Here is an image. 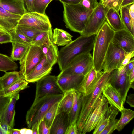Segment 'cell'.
Listing matches in <instances>:
<instances>
[{"label":"cell","instance_id":"6da1fadb","mask_svg":"<svg viewBox=\"0 0 134 134\" xmlns=\"http://www.w3.org/2000/svg\"><path fill=\"white\" fill-rule=\"evenodd\" d=\"M96 35L80 36L58 51L57 63L61 71L65 69L71 60L77 55L90 52L93 49Z\"/></svg>","mask_w":134,"mask_h":134},{"label":"cell","instance_id":"7a4b0ae2","mask_svg":"<svg viewBox=\"0 0 134 134\" xmlns=\"http://www.w3.org/2000/svg\"><path fill=\"white\" fill-rule=\"evenodd\" d=\"M63 20L66 28L80 34L83 32L93 9L87 8L80 3L70 5L62 3Z\"/></svg>","mask_w":134,"mask_h":134},{"label":"cell","instance_id":"3957f363","mask_svg":"<svg viewBox=\"0 0 134 134\" xmlns=\"http://www.w3.org/2000/svg\"><path fill=\"white\" fill-rule=\"evenodd\" d=\"M114 31L105 21L96 35L93 48V67L97 72L103 69V63Z\"/></svg>","mask_w":134,"mask_h":134},{"label":"cell","instance_id":"277c9868","mask_svg":"<svg viewBox=\"0 0 134 134\" xmlns=\"http://www.w3.org/2000/svg\"><path fill=\"white\" fill-rule=\"evenodd\" d=\"M110 73L104 72L92 91L88 94L82 95V106L76 124L82 133L84 123L98 98L102 94V89L108 82Z\"/></svg>","mask_w":134,"mask_h":134},{"label":"cell","instance_id":"5b68a950","mask_svg":"<svg viewBox=\"0 0 134 134\" xmlns=\"http://www.w3.org/2000/svg\"><path fill=\"white\" fill-rule=\"evenodd\" d=\"M63 94L46 96L35 99L26 115L28 128L31 129L35 124H38L46 113L54 103L59 102Z\"/></svg>","mask_w":134,"mask_h":134},{"label":"cell","instance_id":"8992f818","mask_svg":"<svg viewBox=\"0 0 134 134\" xmlns=\"http://www.w3.org/2000/svg\"><path fill=\"white\" fill-rule=\"evenodd\" d=\"M93 67L92 56L90 52L81 53L73 58L57 77L73 75L85 76Z\"/></svg>","mask_w":134,"mask_h":134},{"label":"cell","instance_id":"52a82bcc","mask_svg":"<svg viewBox=\"0 0 134 134\" xmlns=\"http://www.w3.org/2000/svg\"><path fill=\"white\" fill-rule=\"evenodd\" d=\"M42 49L38 46L31 44L23 58L19 61L21 77L24 79L41 61L44 57Z\"/></svg>","mask_w":134,"mask_h":134},{"label":"cell","instance_id":"ba28073f","mask_svg":"<svg viewBox=\"0 0 134 134\" xmlns=\"http://www.w3.org/2000/svg\"><path fill=\"white\" fill-rule=\"evenodd\" d=\"M18 25L30 27L41 31H47L52 28L46 14L35 12L27 11L21 16Z\"/></svg>","mask_w":134,"mask_h":134},{"label":"cell","instance_id":"9c48e42d","mask_svg":"<svg viewBox=\"0 0 134 134\" xmlns=\"http://www.w3.org/2000/svg\"><path fill=\"white\" fill-rule=\"evenodd\" d=\"M109 9L99 2L91 14L85 29L80 35H96L106 21V14Z\"/></svg>","mask_w":134,"mask_h":134},{"label":"cell","instance_id":"30bf717a","mask_svg":"<svg viewBox=\"0 0 134 134\" xmlns=\"http://www.w3.org/2000/svg\"><path fill=\"white\" fill-rule=\"evenodd\" d=\"M109 103L102 94L99 97L84 124L82 134L89 132L94 129L108 107Z\"/></svg>","mask_w":134,"mask_h":134},{"label":"cell","instance_id":"8fae6325","mask_svg":"<svg viewBox=\"0 0 134 134\" xmlns=\"http://www.w3.org/2000/svg\"><path fill=\"white\" fill-rule=\"evenodd\" d=\"M108 82L115 89L124 103L131 88L129 76L126 73L125 67L120 70L116 69L112 71L109 75Z\"/></svg>","mask_w":134,"mask_h":134},{"label":"cell","instance_id":"7c38bea8","mask_svg":"<svg viewBox=\"0 0 134 134\" xmlns=\"http://www.w3.org/2000/svg\"><path fill=\"white\" fill-rule=\"evenodd\" d=\"M57 82V76L48 75L36 82L35 99L48 95L63 94Z\"/></svg>","mask_w":134,"mask_h":134},{"label":"cell","instance_id":"4fadbf2b","mask_svg":"<svg viewBox=\"0 0 134 134\" xmlns=\"http://www.w3.org/2000/svg\"><path fill=\"white\" fill-rule=\"evenodd\" d=\"M127 53L111 42L104 59L103 67V72L110 73L114 70L119 68L125 55Z\"/></svg>","mask_w":134,"mask_h":134},{"label":"cell","instance_id":"5bb4252c","mask_svg":"<svg viewBox=\"0 0 134 134\" xmlns=\"http://www.w3.org/2000/svg\"><path fill=\"white\" fill-rule=\"evenodd\" d=\"M111 42L127 53L134 51V37L125 29L114 31Z\"/></svg>","mask_w":134,"mask_h":134},{"label":"cell","instance_id":"9a60e30c","mask_svg":"<svg viewBox=\"0 0 134 134\" xmlns=\"http://www.w3.org/2000/svg\"><path fill=\"white\" fill-rule=\"evenodd\" d=\"M103 71L97 72L93 67L84 76L78 91L82 95L86 96L90 93L97 84Z\"/></svg>","mask_w":134,"mask_h":134},{"label":"cell","instance_id":"2e32d148","mask_svg":"<svg viewBox=\"0 0 134 134\" xmlns=\"http://www.w3.org/2000/svg\"><path fill=\"white\" fill-rule=\"evenodd\" d=\"M52 66L45 56L41 61L24 78L28 83L36 82L51 73Z\"/></svg>","mask_w":134,"mask_h":134},{"label":"cell","instance_id":"e0dca14e","mask_svg":"<svg viewBox=\"0 0 134 134\" xmlns=\"http://www.w3.org/2000/svg\"><path fill=\"white\" fill-rule=\"evenodd\" d=\"M84 77L83 75H73L57 77V82L63 93L71 90L78 91Z\"/></svg>","mask_w":134,"mask_h":134},{"label":"cell","instance_id":"ac0fdd59","mask_svg":"<svg viewBox=\"0 0 134 134\" xmlns=\"http://www.w3.org/2000/svg\"><path fill=\"white\" fill-rule=\"evenodd\" d=\"M21 16L12 14L0 6V27L8 33L16 28Z\"/></svg>","mask_w":134,"mask_h":134},{"label":"cell","instance_id":"d6986e66","mask_svg":"<svg viewBox=\"0 0 134 134\" xmlns=\"http://www.w3.org/2000/svg\"><path fill=\"white\" fill-rule=\"evenodd\" d=\"M70 125L69 113L61 112L58 113L50 127V134H65Z\"/></svg>","mask_w":134,"mask_h":134},{"label":"cell","instance_id":"ffe728a7","mask_svg":"<svg viewBox=\"0 0 134 134\" xmlns=\"http://www.w3.org/2000/svg\"><path fill=\"white\" fill-rule=\"evenodd\" d=\"M102 94L110 105L121 112L124 108V103L118 92L109 82H108L103 88Z\"/></svg>","mask_w":134,"mask_h":134},{"label":"cell","instance_id":"44dd1931","mask_svg":"<svg viewBox=\"0 0 134 134\" xmlns=\"http://www.w3.org/2000/svg\"><path fill=\"white\" fill-rule=\"evenodd\" d=\"M0 6L12 14L21 16L27 12L24 0H0Z\"/></svg>","mask_w":134,"mask_h":134},{"label":"cell","instance_id":"7402d4cb","mask_svg":"<svg viewBox=\"0 0 134 134\" xmlns=\"http://www.w3.org/2000/svg\"><path fill=\"white\" fill-rule=\"evenodd\" d=\"M19 92L16 93L12 98L11 100L5 110L0 117V121L6 123L11 128L14 125L15 114V108L16 101L19 98Z\"/></svg>","mask_w":134,"mask_h":134},{"label":"cell","instance_id":"603a6c76","mask_svg":"<svg viewBox=\"0 0 134 134\" xmlns=\"http://www.w3.org/2000/svg\"><path fill=\"white\" fill-rule=\"evenodd\" d=\"M119 111L114 107L111 105L108 106L94 128L93 134H100L110 121L116 118Z\"/></svg>","mask_w":134,"mask_h":134},{"label":"cell","instance_id":"cb8c5ba5","mask_svg":"<svg viewBox=\"0 0 134 134\" xmlns=\"http://www.w3.org/2000/svg\"><path fill=\"white\" fill-rule=\"evenodd\" d=\"M106 21L114 31L125 29L119 12L113 8H109L107 12Z\"/></svg>","mask_w":134,"mask_h":134},{"label":"cell","instance_id":"d4e9b609","mask_svg":"<svg viewBox=\"0 0 134 134\" xmlns=\"http://www.w3.org/2000/svg\"><path fill=\"white\" fill-rule=\"evenodd\" d=\"M74 101L73 105L69 114L70 125L76 123L81 111L82 103V94L77 91L73 92Z\"/></svg>","mask_w":134,"mask_h":134},{"label":"cell","instance_id":"484cf974","mask_svg":"<svg viewBox=\"0 0 134 134\" xmlns=\"http://www.w3.org/2000/svg\"><path fill=\"white\" fill-rule=\"evenodd\" d=\"M72 36L67 31L55 28L53 30L52 38L54 43L57 46H65L71 42Z\"/></svg>","mask_w":134,"mask_h":134},{"label":"cell","instance_id":"4316f807","mask_svg":"<svg viewBox=\"0 0 134 134\" xmlns=\"http://www.w3.org/2000/svg\"><path fill=\"white\" fill-rule=\"evenodd\" d=\"M75 90H70L64 93L63 97L59 102L57 114L61 112L69 113L70 112L73 103V92Z\"/></svg>","mask_w":134,"mask_h":134},{"label":"cell","instance_id":"83f0119b","mask_svg":"<svg viewBox=\"0 0 134 134\" xmlns=\"http://www.w3.org/2000/svg\"><path fill=\"white\" fill-rule=\"evenodd\" d=\"M28 82L25 80L21 78L8 88L3 90L1 95L6 97L14 95L20 91L28 87Z\"/></svg>","mask_w":134,"mask_h":134},{"label":"cell","instance_id":"f1b7e54d","mask_svg":"<svg viewBox=\"0 0 134 134\" xmlns=\"http://www.w3.org/2000/svg\"><path fill=\"white\" fill-rule=\"evenodd\" d=\"M21 78H22L18 71L6 72L3 76L0 77V82L3 90L8 88Z\"/></svg>","mask_w":134,"mask_h":134},{"label":"cell","instance_id":"f546056e","mask_svg":"<svg viewBox=\"0 0 134 134\" xmlns=\"http://www.w3.org/2000/svg\"><path fill=\"white\" fill-rule=\"evenodd\" d=\"M12 49L10 58L13 61H20L24 56L29 46L20 43L12 42Z\"/></svg>","mask_w":134,"mask_h":134},{"label":"cell","instance_id":"4dcf8cb0","mask_svg":"<svg viewBox=\"0 0 134 134\" xmlns=\"http://www.w3.org/2000/svg\"><path fill=\"white\" fill-rule=\"evenodd\" d=\"M121 116L116 126L115 130L120 131L134 117V111L132 110L124 108L121 110Z\"/></svg>","mask_w":134,"mask_h":134},{"label":"cell","instance_id":"1f68e13d","mask_svg":"<svg viewBox=\"0 0 134 134\" xmlns=\"http://www.w3.org/2000/svg\"><path fill=\"white\" fill-rule=\"evenodd\" d=\"M18 67L17 64L10 57L0 53V71L6 72L15 70Z\"/></svg>","mask_w":134,"mask_h":134},{"label":"cell","instance_id":"d6a6232c","mask_svg":"<svg viewBox=\"0 0 134 134\" xmlns=\"http://www.w3.org/2000/svg\"><path fill=\"white\" fill-rule=\"evenodd\" d=\"M130 5L122 7L119 11L120 16L125 28L132 35L134 34V27L132 25L129 13Z\"/></svg>","mask_w":134,"mask_h":134},{"label":"cell","instance_id":"836d02e7","mask_svg":"<svg viewBox=\"0 0 134 134\" xmlns=\"http://www.w3.org/2000/svg\"><path fill=\"white\" fill-rule=\"evenodd\" d=\"M9 33L11 37V43L17 42L27 46L32 44V40L26 37L17 26Z\"/></svg>","mask_w":134,"mask_h":134},{"label":"cell","instance_id":"e575fe53","mask_svg":"<svg viewBox=\"0 0 134 134\" xmlns=\"http://www.w3.org/2000/svg\"><path fill=\"white\" fill-rule=\"evenodd\" d=\"M58 53L57 46L53 42L49 46L45 56L47 61L52 67L57 62Z\"/></svg>","mask_w":134,"mask_h":134},{"label":"cell","instance_id":"d590c367","mask_svg":"<svg viewBox=\"0 0 134 134\" xmlns=\"http://www.w3.org/2000/svg\"><path fill=\"white\" fill-rule=\"evenodd\" d=\"M57 102L52 105L48 110L43 118L47 125L50 128L57 114L59 104Z\"/></svg>","mask_w":134,"mask_h":134},{"label":"cell","instance_id":"8d00e7d4","mask_svg":"<svg viewBox=\"0 0 134 134\" xmlns=\"http://www.w3.org/2000/svg\"><path fill=\"white\" fill-rule=\"evenodd\" d=\"M17 27L28 38L33 40L41 31L33 28L18 25Z\"/></svg>","mask_w":134,"mask_h":134},{"label":"cell","instance_id":"74e56055","mask_svg":"<svg viewBox=\"0 0 134 134\" xmlns=\"http://www.w3.org/2000/svg\"><path fill=\"white\" fill-rule=\"evenodd\" d=\"M53 0H34L33 12L46 14L45 10L49 3Z\"/></svg>","mask_w":134,"mask_h":134},{"label":"cell","instance_id":"f35d334b","mask_svg":"<svg viewBox=\"0 0 134 134\" xmlns=\"http://www.w3.org/2000/svg\"><path fill=\"white\" fill-rule=\"evenodd\" d=\"M52 28L47 31H41L32 41V44L38 46L42 45L47 38Z\"/></svg>","mask_w":134,"mask_h":134},{"label":"cell","instance_id":"ab89813d","mask_svg":"<svg viewBox=\"0 0 134 134\" xmlns=\"http://www.w3.org/2000/svg\"><path fill=\"white\" fill-rule=\"evenodd\" d=\"M3 90L0 82V117L5 110L14 95L6 97L2 96L1 93Z\"/></svg>","mask_w":134,"mask_h":134},{"label":"cell","instance_id":"60d3db41","mask_svg":"<svg viewBox=\"0 0 134 134\" xmlns=\"http://www.w3.org/2000/svg\"><path fill=\"white\" fill-rule=\"evenodd\" d=\"M119 119L114 118L111 120L100 134H111L115 130Z\"/></svg>","mask_w":134,"mask_h":134},{"label":"cell","instance_id":"b9f144b4","mask_svg":"<svg viewBox=\"0 0 134 134\" xmlns=\"http://www.w3.org/2000/svg\"><path fill=\"white\" fill-rule=\"evenodd\" d=\"M38 134H50V128L46 124L43 118L38 124Z\"/></svg>","mask_w":134,"mask_h":134},{"label":"cell","instance_id":"7bdbcfd3","mask_svg":"<svg viewBox=\"0 0 134 134\" xmlns=\"http://www.w3.org/2000/svg\"><path fill=\"white\" fill-rule=\"evenodd\" d=\"M99 3L97 0H81L80 3L87 8L93 9L96 8Z\"/></svg>","mask_w":134,"mask_h":134},{"label":"cell","instance_id":"ee69618b","mask_svg":"<svg viewBox=\"0 0 134 134\" xmlns=\"http://www.w3.org/2000/svg\"><path fill=\"white\" fill-rule=\"evenodd\" d=\"M82 133L79 130L76 123L70 125L67 128L65 134H79Z\"/></svg>","mask_w":134,"mask_h":134},{"label":"cell","instance_id":"f6af8a7d","mask_svg":"<svg viewBox=\"0 0 134 134\" xmlns=\"http://www.w3.org/2000/svg\"><path fill=\"white\" fill-rule=\"evenodd\" d=\"M134 56V51L128 53L125 55L120 67L118 69L119 70L123 69L130 61L131 58Z\"/></svg>","mask_w":134,"mask_h":134},{"label":"cell","instance_id":"bcb514c9","mask_svg":"<svg viewBox=\"0 0 134 134\" xmlns=\"http://www.w3.org/2000/svg\"><path fill=\"white\" fill-rule=\"evenodd\" d=\"M11 37L9 33H6L0 36V44L11 43Z\"/></svg>","mask_w":134,"mask_h":134},{"label":"cell","instance_id":"7dc6e473","mask_svg":"<svg viewBox=\"0 0 134 134\" xmlns=\"http://www.w3.org/2000/svg\"><path fill=\"white\" fill-rule=\"evenodd\" d=\"M127 74L129 75L132 69L134 68V59H132L125 66Z\"/></svg>","mask_w":134,"mask_h":134},{"label":"cell","instance_id":"c3c4849f","mask_svg":"<svg viewBox=\"0 0 134 134\" xmlns=\"http://www.w3.org/2000/svg\"><path fill=\"white\" fill-rule=\"evenodd\" d=\"M34 0H24L27 10L28 12H33V4Z\"/></svg>","mask_w":134,"mask_h":134},{"label":"cell","instance_id":"681fc988","mask_svg":"<svg viewBox=\"0 0 134 134\" xmlns=\"http://www.w3.org/2000/svg\"><path fill=\"white\" fill-rule=\"evenodd\" d=\"M126 100V102L131 107H134V94H130L127 95Z\"/></svg>","mask_w":134,"mask_h":134},{"label":"cell","instance_id":"f907efd6","mask_svg":"<svg viewBox=\"0 0 134 134\" xmlns=\"http://www.w3.org/2000/svg\"><path fill=\"white\" fill-rule=\"evenodd\" d=\"M129 13L132 25L134 27V4L130 5L129 8Z\"/></svg>","mask_w":134,"mask_h":134},{"label":"cell","instance_id":"816d5d0a","mask_svg":"<svg viewBox=\"0 0 134 134\" xmlns=\"http://www.w3.org/2000/svg\"><path fill=\"white\" fill-rule=\"evenodd\" d=\"M62 3L75 5L80 3L81 0H59Z\"/></svg>","mask_w":134,"mask_h":134},{"label":"cell","instance_id":"f5cc1de1","mask_svg":"<svg viewBox=\"0 0 134 134\" xmlns=\"http://www.w3.org/2000/svg\"><path fill=\"white\" fill-rule=\"evenodd\" d=\"M0 123L2 129L6 132L7 134H10L12 129L4 122L0 121Z\"/></svg>","mask_w":134,"mask_h":134},{"label":"cell","instance_id":"db71d44e","mask_svg":"<svg viewBox=\"0 0 134 134\" xmlns=\"http://www.w3.org/2000/svg\"><path fill=\"white\" fill-rule=\"evenodd\" d=\"M129 80L131 85V87L134 89V68H133L129 75Z\"/></svg>","mask_w":134,"mask_h":134},{"label":"cell","instance_id":"11a10c76","mask_svg":"<svg viewBox=\"0 0 134 134\" xmlns=\"http://www.w3.org/2000/svg\"><path fill=\"white\" fill-rule=\"evenodd\" d=\"M115 0H105L103 2L101 3L105 7H107L110 8L113 7Z\"/></svg>","mask_w":134,"mask_h":134},{"label":"cell","instance_id":"9f6ffc18","mask_svg":"<svg viewBox=\"0 0 134 134\" xmlns=\"http://www.w3.org/2000/svg\"><path fill=\"white\" fill-rule=\"evenodd\" d=\"M134 0H123L120 6V8H121L131 5L133 4Z\"/></svg>","mask_w":134,"mask_h":134},{"label":"cell","instance_id":"6f0895ef","mask_svg":"<svg viewBox=\"0 0 134 134\" xmlns=\"http://www.w3.org/2000/svg\"><path fill=\"white\" fill-rule=\"evenodd\" d=\"M123 0H115L113 8L118 12L119 11L120 6Z\"/></svg>","mask_w":134,"mask_h":134},{"label":"cell","instance_id":"680465c9","mask_svg":"<svg viewBox=\"0 0 134 134\" xmlns=\"http://www.w3.org/2000/svg\"><path fill=\"white\" fill-rule=\"evenodd\" d=\"M38 124H35L31 129L32 131V134H38Z\"/></svg>","mask_w":134,"mask_h":134},{"label":"cell","instance_id":"91938a15","mask_svg":"<svg viewBox=\"0 0 134 134\" xmlns=\"http://www.w3.org/2000/svg\"><path fill=\"white\" fill-rule=\"evenodd\" d=\"M10 134H20V129L13 128L11 130Z\"/></svg>","mask_w":134,"mask_h":134},{"label":"cell","instance_id":"94428289","mask_svg":"<svg viewBox=\"0 0 134 134\" xmlns=\"http://www.w3.org/2000/svg\"><path fill=\"white\" fill-rule=\"evenodd\" d=\"M32 131L31 129H26L25 134H32Z\"/></svg>","mask_w":134,"mask_h":134},{"label":"cell","instance_id":"6125c7cd","mask_svg":"<svg viewBox=\"0 0 134 134\" xmlns=\"http://www.w3.org/2000/svg\"><path fill=\"white\" fill-rule=\"evenodd\" d=\"M0 134H7L6 132L2 129L0 121Z\"/></svg>","mask_w":134,"mask_h":134},{"label":"cell","instance_id":"be15d7a7","mask_svg":"<svg viewBox=\"0 0 134 134\" xmlns=\"http://www.w3.org/2000/svg\"><path fill=\"white\" fill-rule=\"evenodd\" d=\"M27 128H23L20 129V134H25V132Z\"/></svg>","mask_w":134,"mask_h":134},{"label":"cell","instance_id":"e7e4bbea","mask_svg":"<svg viewBox=\"0 0 134 134\" xmlns=\"http://www.w3.org/2000/svg\"><path fill=\"white\" fill-rule=\"evenodd\" d=\"M0 32H7L5 31L0 27Z\"/></svg>","mask_w":134,"mask_h":134},{"label":"cell","instance_id":"03108f58","mask_svg":"<svg viewBox=\"0 0 134 134\" xmlns=\"http://www.w3.org/2000/svg\"><path fill=\"white\" fill-rule=\"evenodd\" d=\"M7 32H0V36L4 34Z\"/></svg>","mask_w":134,"mask_h":134},{"label":"cell","instance_id":"003e7915","mask_svg":"<svg viewBox=\"0 0 134 134\" xmlns=\"http://www.w3.org/2000/svg\"><path fill=\"white\" fill-rule=\"evenodd\" d=\"M105 0H100V2L101 3H102Z\"/></svg>","mask_w":134,"mask_h":134}]
</instances>
